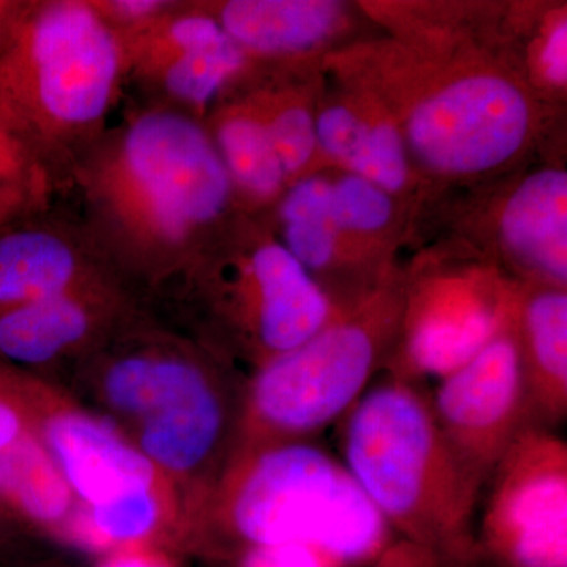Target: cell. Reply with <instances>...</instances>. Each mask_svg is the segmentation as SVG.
<instances>
[{
  "label": "cell",
  "mask_w": 567,
  "mask_h": 567,
  "mask_svg": "<svg viewBox=\"0 0 567 567\" xmlns=\"http://www.w3.org/2000/svg\"><path fill=\"white\" fill-rule=\"evenodd\" d=\"M78 215L147 303L241 215L203 122L128 102L71 185Z\"/></svg>",
  "instance_id": "1"
},
{
  "label": "cell",
  "mask_w": 567,
  "mask_h": 567,
  "mask_svg": "<svg viewBox=\"0 0 567 567\" xmlns=\"http://www.w3.org/2000/svg\"><path fill=\"white\" fill-rule=\"evenodd\" d=\"M245 380L144 305L58 385L162 472L196 527L233 456Z\"/></svg>",
  "instance_id": "2"
},
{
  "label": "cell",
  "mask_w": 567,
  "mask_h": 567,
  "mask_svg": "<svg viewBox=\"0 0 567 567\" xmlns=\"http://www.w3.org/2000/svg\"><path fill=\"white\" fill-rule=\"evenodd\" d=\"M123 96L121 40L89 0H32L0 59V121L59 203Z\"/></svg>",
  "instance_id": "3"
},
{
  "label": "cell",
  "mask_w": 567,
  "mask_h": 567,
  "mask_svg": "<svg viewBox=\"0 0 567 567\" xmlns=\"http://www.w3.org/2000/svg\"><path fill=\"white\" fill-rule=\"evenodd\" d=\"M145 305L245 377L338 315L303 265L244 215Z\"/></svg>",
  "instance_id": "4"
},
{
  "label": "cell",
  "mask_w": 567,
  "mask_h": 567,
  "mask_svg": "<svg viewBox=\"0 0 567 567\" xmlns=\"http://www.w3.org/2000/svg\"><path fill=\"white\" fill-rule=\"evenodd\" d=\"M391 533L341 458L316 442L284 443L230 458L200 514L196 551L297 543L363 561Z\"/></svg>",
  "instance_id": "5"
},
{
  "label": "cell",
  "mask_w": 567,
  "mask_h": 567,
  "mask_svg": "<svg viewBox=\"0 0 567 567\" xmlns=\"http://www.w3.org/2000/svg\"><path fill=\"white\" fill-rule=\"evenodd\" d=\"M350 475L388 527L423 550L470 543L481 487L443 439L420 382L388 375L339 423Z\"/></svg>",
  "instance_id": "6"
},
{
  "label": "cell",
  "mask_w": 567,
  "mask_h": 567,
  "mask_svg": "<svg viewBox=\"0 0 567 567\" xmlns=\"http://www.w3.org/2000/svg\"><path fill=\"white\" fill-rule=\"evenodd\" d=\"M393 305L375 301L354 316L336 315L319 333L246 377L234 456L316 442L360 401L383 361Z\"/></svg>",
  "instance_id": "7"
},
{
  "label": "cell",
  "mask_w": 567,
  "mask_h": 567,
  "mask_svg": "<svg viewBox=\"0 0 567 567\" xmlns=\"http://www.w3.org/2000/svg\"><path fill=\"white\" fill-rule=\"evenodd\" d=\"M128 102L204 122L248 78V59L200 0H177L142 31L123 37Z\"/></svg>",
  "instance_id": "8"
},
{
  "label": "cell",
  "mask_w": 567,
  "mask_h": 567,
  "mask_svg": "<svg viewBox=\"0 0 567 567\" xmlns=\"http://www.w3.org/2000/svg\"><path fill=\"white\" fill-rule=\"evenodd\" d=\"M488 548L513 567H567V443L529 424L481 491Z\"/></svg>",
  "instance_id": "9"
},
{
  "label": "cell",
  "mask_w": 567,
  "mask_h": 567,
  "mask_svg": "<svg viewBox=\"0 0 567 567\" xmlns=\"http://www.w3.org/2000/svg\"><path fill=\"white\" fill-rule=\"evenodd\" d=\"M7 374L29 429L82 506L141 488H174L114 425L74 401L58 383L11 365H7Z\"/></svg>",
  "instance_id": "10"
},
{
  "label": "cell",
  "mask_w": 567,
  "mask_h": 567,
  "mask_svg": "<svg viewBox=\"0 0 567 567\" xmlns=\"http://www.w3.org/2000/svg\"><path fill=\"white\" fill-rule=\"evenodd\" d=\"M429 394L443 439L483 491L507 447L535 424L511 316L481 352L440 379Z\"/></svg>",
  "instance_id": "11"
},
{
  "label": "cell",
  "mask_w": 567,
  "mask_h": 567,
  "mask_svg": "<svg viewBox=\"0 0 567 567\" xmlns=\"http://www.w3.org/2000/svg\"><path fill=\"white\" fill-rule=\"evenodd\" d=\"M528 126V103L517 85L475 74L451 82L417 104L406 123V137L431 169L475 174L516 155Z\"/></svg>",
  "instance_id": "12"
},
{
  "label": "cell",
  "mask_w": 567,
  "mask_h": 567,
  "mask_svg": "<svg viewBox=\"0 0 567 567\" xmlns=\"http://www.w3.org/2000/svg\"><path fill=\"white\" fill-rule=\"evenodd\" d=\"M144 305L111 281L11 309L0 315V363L58 382Z\"/></svg>",
  "instance_id": "13"
},
{
  "label": "cell",
  "mask_w": 567,
  "mask_h": 567,
  "mask_svg": "<svg viewBox=\"0 0 567 567\" xmlns=\"http://www.w3.org/2000/svg\"><path fill=\"white\" fill-rule=\"evenodd\" d=\"M111 281L122 284L81 216L65 204L0 230V315Z\"/></svg>",
  "instance_id": "14"
},
{
  "label": "cell",
  "mask_w": 567,
  "mask_h": 567,
  "mask_svg": "<svg viewBox=\"0 0 567 567\" xmlns=\"http://www.w3.org/2000/svg\"><path fill=\"white\" fill-rule=\"evenodd\" d=\"M509 311L505 295L477 281H442L421 290L409 308L402 353L390 375L443 379L505 328Z\"/></svg>",
  "instance_id": "15"
},
{
  "label": "cell",
  "mask_w": 567,
  "mask_h": 567,
  "mask_svg": "<svg viewBox=\"0 0 567 567\" xmlns=\"http://www.w3.org/2000/svg\"><path fill=\"white\" fill-rule=\"evenodd\" d=\"M245 52L248 71L312 50L338 25L341 6L330 0L203 2Z\"/></svg>",
  "instance_id": "16"
},
{
  "label": "cell",
  "mask_w": 567,
  "mask_h": 567,
  "mask_svg": "<svg viewBox=\"0 0 567 567\" xmlns=\"http://www.w3.org/2000/svg\"><path fill=\"white\" fill-rule=\"evenodd\" d=\"M516 309L513 333L533 421L555 431L567 416V295L548 286Z\"/></svg>",
  "instance_id": "17"
},
{
  "label": "cell",
  "mask_w": 567,
  "mask_h": 567,
  "mask_svg": "<svg viewBox=\"0 0 567 567\" xmlns=\"http://www.w3.org/2000/svg\"><path fill=\"white\" fill-rule=\"evenodd\" d=\"M203 125L241 212L246 207L257 210L281 197L287 177L251 92L238 100L224 96L205 115Z\"/></svg>",
  "instance_id": "18"
},
{
  "label": "cell",
  "mask_w": 567,
  "mask_h": 567,
  "mask_svg": "<svg viewBox=\"0 0 567 567\" xmlns=\"http://www.w3.org/2000/svg\"><path fill=\"white\" fill-rule=\"evenodd\" d=\"M507 248L533 274L567 281V174L547 169L529 175L513 193L502 215Z\"/></svg>",
  "instance_id": "19"
},
{
  "label": "cell",
  "mask_w": 567,
  "mask_h": 567,
  "mask_svg": "<svg viewBox=\"0 0 567 567\" xmlns=\"http://www.w3.org/2000/svg\"><path fill=\"white\" fill-rule=\"evenodd\" d=\"M0 503L25 535L59 544L80 509L65 477L31 429L0 453Z\"/></svg>",
  "instance_id": "20"
},
{
  "label": "cell",
  "mask_w": 567,
  "mask_h": 567,
  "mask_svg": "<svg viewBox=\"0 0 567 567\" xmlns=\"http://www.w3.org/2000/svg\"><path fill=\"white\" fill-rule=\"evenodd\" d=\"M58 196L0 121V229L50 210Z\"/></svg>",
  "instance_id": "21"
},
{
  "label": "cell",
  "mask_w": 567,
  "mask_h": 567,
  "mask_svg": "<svg viewBox=\"0 0 567 567\" xmlns=\"http://www.w3.org/2000/svg\"><path fill=\"white\" fill-rule=\"evenodd\" d=\"M287 182L308 166L317 148L316 118L303 104L267 87L251 91Z\"/></svg>",
  "instance_id": "22"
},
{
  "label": "cell",
  "mask_w": 567,
  "mask_h": 567,
  "mask_svg": "<svg viewBox=\"0 0 567 567\" xmlns=\"http://www.w3.org/2000/svg\"><path fill=\"white\" fill-rule=\"evenodd\" d=\"M383 192H399L409 177L404 141L391 123L369 125L357 155L349 166Z\"/></svg>",
  "instance_id": "23"
},
{
  "label": "cell",
  "mask_w": 567,
  "mask_h": 567,
  "mask_svg": "<svg viewBox=\"0 0 567 567\" xmlns=\"http://www.w3.org/2000/svg\"><path fill=\"white\" fill-rule=\"evenodd\" d=\"M391 212L388 193L360 175H346L333 185L331 219L336 229L374 233L390 221Z\"/></svg>",
  "instance_id": "24"
},
{
  "label": "cell",
  "mask_w": 567,
  "mask_h": 567,
  "mask_svg": "<svg viewBox=\"0 0 567 567\" xmlns=\"http://www.w3.org/2000/svg\"><path fill=\"white\" fill-rule=\"evenodd\" d=\"M282 240L279 244L298 260L309 275L327 270L336 254V227L333 223L278 224ZM315 278V276H312Z\"/></svg>",
  "instance_id": "25"
},
{
  "label": "cell",
  "mask_w": 567,
  "mask_h": 567,
  "mask_svg": "<svg viewBox=\"0 0 567 567\" xmlns=\"http://www.w3.org/2000/svg\"><path fill=\"white\" fill-rule=\"evenodd\" d=\"M333 185L319 177H306L284 189L276 200L278 224L333 223L331 219Z\"/></svg>",
  "instance_id": "26"
},
{
  "label": "cell",
  "mask_w": 567,
  "mask_h": 567,
  "mask_svg": "<svg viewBox=\"0 0 567 567\" xmlns=\"http://www.w3.org/2000/svg\"><path fill=\"white\" fill-rule=\"evenodd\" d=\"M369 123L344 106L324 110L316 118L317 147L349 166L363 141Z\"/></svg>",
  "instance_id": "27"
},
{
  "label": "cell",
  "mask_w": 567,
  "mask_h": 567,
  "mask_svg": "<svg viewBox=\"0 0 567 567\" xmlns=\"http://www.w3.org/2000/svg\"><path fill=\"white\" fill-rule=\"evenodd\" d=\"M177 0H89L96 17L117 39L151 25L175 6Z\"/></svg>",
  "instance_id": "28"
},
{
  "label": "cell",
  "mask_w": 567,
  "mask_h": 567,
  "mask_svg": "<svg viewBox=\"0 0 567 567\" xmlns=\"http://www.w3.org/2000/svg\"><path fill=\"white\" fill-rule=\"evenodd\" d=\"M339 561L322 548L308 544H275L238 550L235 567H333Z\"/></svg>",
  "instance_id": "29"
},
{
  "label": "cell",
  "mask_w": 567,
  "mask_h": 567,
  "mask_svg": "<svg viewBox=\"0 0 567 567\" xmlns=\"http://www.w3.org/2000/svg\"><path fill=\"white\" fill-rule=\"evenodd\" d=\"M91 567H181V555L169 548L128 546L93 558Z\"/></svg>",
  "instance_id": "30"
},
{
  "label": "cell",
  "mask_w": 567,
  "mask_h": 567,
  "mask_svg": "<svg viewBox=\"0 0 567 567\" xmlns=\"http://www.w3.org/2000/svg\"><path fill=\"white\" fill-rule=\"evenodd\" d=\"M28 431V416L10 385L6 365L0 363V453L17 443Z\"/></svg>",
  "instance_id": "31"
},
{
  "label": "cell",
  "mask_w": 567,
  "mask_h": 567,
  "mask_svg": "<svg viewBox=\"0 0 567 567\" xmlns=\"http://www.w3.org/2000/svg\"><path fill=\"white\" fill-rule=\"evenodd\" d=\"M540 65L544 76L555 85H565L567 81V24L558 21L548 32L543 52H540Z\"/></svg>",
  "instance_id": "32"
},
{
  "label": "cell",
  "mask_w": 567,
  "mask_h": 567,
  "mask_svg": "<svg viewBox=\"0 0 567 567\" xmlns=\"http://www.w3.org/2000/svg\"><path fill=\"white\" fill-rule=\"evenodd\" d=\"M32 0H0V59L10 50Z\"/></svg>",
  "instance_id": "33"
},
{
  "label": "cell",
  "mask_w": 567,
  "mask_h": 567,
  "mask_svg": "<svg viewBox=\"0 0 567 567\" xmlns=\"http://www.w3.org/2000/svg\"><path fill=\"white\" fill-rule=\"evenodd\" d=\"M24 537L29 536L25 535L20 524L11 517L6 506L0 503V561L3 558L10 557L20 547Z\"/></svg>",
  "instance_id": "34"
},
{
  "label": "cell",
  "mask_w": 567,
  "mask_h": 567,
  "mask_svg": "<svg viewBox=\"0 0 567 567\" xmlns=\"http://www.w3.org/2000/svg\"><path fill=\"white\" fill-rule=\"evenodd\" d=\"M32 567H54V566H51V563H39V565L32 566Z\"/></svg>",
  "instance_id": "35"
},
{
  "label": "cell",
  "mask_w": 567,
  "mask_h": 567,
  "mask_svg": "<svg viewBox=\"0 0 567 567\" xmlns=\"http://www.w3.org/2000/svg\"><path fill=\"white\" fill-rule=\"evenodd\" d=\"M3 229H6V227H3ZM0 230H2V229H0Z\"/></svg>",
  "instance_id": "36"
}]
</instances>
